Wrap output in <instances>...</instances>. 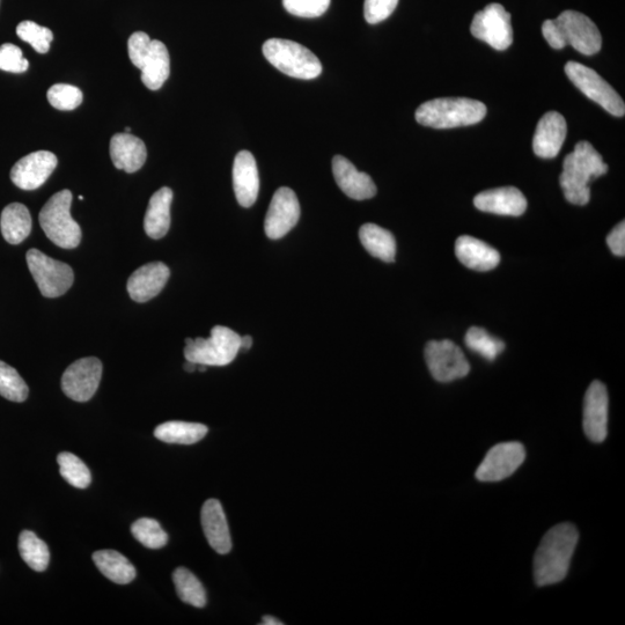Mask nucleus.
Here are the masks:
<instances>
[{"mask_svg":"<svg viewBox=\"0 0 625 625\" xmlns=\"http://www.w3.org/2000/svg\"><path fill=\"white\" fill-rule=\"evenodd\" d=\"M207 426L200 423L167 422L154 430V436L167 444L193 445L208 435Z\"/></svg>","mask_w":625,"mask_h":625,"instance_id":"c756f323","label":"nucleus"},{"mask_svg":"<svg viewBox=\"0 0 625 625\" xmlns=\"http://www.w3.org/2000/svg\"><path fill=\"white\" fill-rule=\"evenodd\" d=\"M197 366H198L197 364H195L193 362H188V360H187V363L185 364V370L187 372H195L196 369H197Z\"/></svg>","mask_w":625,"mask_h":625,"instance_id":"a18cd8bd","label":"nucleus"},{"mask_svg":"<svg viewBox=\"0 0 625 625\" xmlns=\"http://www.w3.org/2000/svg\"><path fill=\"white\" fill-rule=\"evenodd\" d=\"M262 624L263 625H282L284 624L283 622L279 621L276 619V617H272V616H264L262 619Z\"/></svg>","mask_w":625,"mask_h":625,"instance_id":"c03bdc74","label":"nucleus"},{"mask_svg":"<svg viewBox=\"0 0 625 625\" xmlns=\"http://www.w3.org/2000/svg\"><path fill=\"white\" fill-rule=\"evenodd\" d=\"M399 0H365L364 17L371 25L379 24L392 16Z\"/></svg>","mask_w":625,"mask_h":625,"instance_id":"a19ab883","label":"nucleus"},{"mask_svg":"<svg viewBox=\"0 0 625 625\" xmlns=\"http://www.w3.org/2000/svg\"><path fill=\"white\" fill-rule=\"evenodd\" d=\"M253 347V338L252 336H244L241 337L240 341V350L247 351Z\"/></svg>","mask_w":625,"mask_h":625,"instance_id":"37998d69","label":"nucleus"},{"mask_svg":"<svg viewBox=\"0 0 625 625\" xmlns=\"http://www.w3.org/2000/svg\"><path fill=\"white\" fill-rule=\"evenodd\" d=\"M263 55L277 70L293 78L311 80L322 72L319 58L297 42L270 39L263 44Z\"/></svg>","mask_w":625,"mask_h":625,"instance_id":"0eeeda50","label":"nucleus"},{"mask_svg":"<svg viewBox=\"0 0 625 625\" xmlns=\"http://www.w3.org/2000/svg\"><path fill=\"white\" fill-rule=\"evenodd\" d=\"M28 393V386L18 371L0 360V395L9 401L24 402Z\"/></svg>","mask_w":625,"mask_h":625,"instance_id":"c9c22d12","label":"nucleus"},{"mask_svg":"<svg viewBox=\"0 0 625 625\" xmlns=\"http://www.w3.org/2000/svg\"><path fill=\"white\" fill-rule=\"evenodd\" d=\"M17 35L35 49L36 53L47 54L54 34L47 27H42L34 21H22L17 27Z\"/></svg>","mask_w":625,"mask_h":625,"instance_id":"e433bc0d","label":"nucleus"},{"mask_svg":"<svg viewBox=\"0 0 625 625\" xmlns=\"http://www.w3.org/2000/svg\"><path fill=\"white\" fill-rule=\"evenodd\" d=\"M475 207L495 215L519 217L527 209V200L521 191L514 187H504L483 191L474 200Z\"/></svg>","mask_w":625,"mask_h":625,"instance_id":"4be33fe9","label":"nucleus"},{"mask_svg":"<svg viewBox=\"0 0 625 625\" xmlns=\"http://www.w3.org/2000/svg\"><path fill=\"white\" fill-rule=\"evenodd\" d=\"M465 341L470 350L489 360V362H494L505 349L503 341L491 336L487 330L479 327L470 328Z\"/></svg>","mask_w":625,"mask_h":625,"instance_id":"72a5a7b5","label":"nucleus"},{"mask_svg":"<svg viewBox=\"0 0 625 625\" xmlns=\"http://www.w3.org/2000/svg\"><path fill=\"white\" fill-rule=\"evenodd\" d=\"M173 580L176 592L185 604L196 608H203L207 605V592L194 573L185 568H179L174 571Z\"/></svg>","mask_w":625,"mask_h":625,"instance_id":"2f4dec72","label":"nucleus"},{"mask_svg":"<svg viewBox=\"0 0 625 625\" xmlns=\"http://www.w3.org/2000/svg\"><path fill=\"white\" fill-rule=\"evenodd\" d=\"M101 377L102 363L98 358L79 359L71 364L63 374V392L73 401H90L98 391Z\"/></svg>","mask_w":625,"mask_h":625,"instance_id":"ddd939ff","label":"nucleus"},{"mask_svg":"<svg viewBox=\"0 0 625 625\" xmlns=\"http://www.w3.org/2000/svg\"><path fill=\"white\" fill-rule=\"evenodd\" d=\"M71 204V191L62 190L44 205L39 217L48 239L64 249L76 248L82 241V229L71 216Z\"/></svg>","mask_w":625,"mask_h":625,"instance_id":"423d86ee","label":"nucleus"},{"mask_svg":"<svg viewBox=\"0 0 625 625\" xmlns=\"http://www.w3.org/2000/svg\"><path fill=\"white\" fill-rule=\"evenodd\" d=\"M609 397L602 382L594 381L588 387L584 403V430L593 443H602L608 435Z\"/></svg>","mask_w":625,"mask_h":625,"instance_id":"f3484780","label":"nucleus"},{"mask_svg":"<svg viewBox=\"0 0 625 625\" xmlns=\"http://www.w3.org/2000/svg\"><path fill=\"white\" fill-rule=\"evenodd\" d=\"M171 271L163 262H152L137 269L129 278L127 289L136 303H146L164 290Z\"/></svg>","mask_w":625,"mask_h":625,"instance_id":"a211bd4d","label":"nucleus"},{"mask_svg":"<svg viewBox=\"0 0 625 625\" xmlns=\"http://www.w3.org/2000/svg\"><path fill=\"white\" fill-rule=\"evenodd\" d=\"M129 57L132 64L142 71V82L151 91L164 86L171 73V58L165 44L151 40L144 32H136L128 41Z\"/></svg>","mask_w":625,"mask_h":625,"instance_id":"39448f33","label":"nucleus"},{"mask_svg":"<svg viewBox=\"0 0 625 625\" xmlns=\"http://www.w3.org/2000/svg\"><path fill=\"white\" fill-rule=\"evenodd\" d=\"M131 533L138 542L149 549H160L166 546L168 535L159 522L150 518L138 519L131 526Z\"/></svg>","mask_w":625,"mask_h":625,"instance_id":"f704fd0d","label":"nucleus"},{"mask_svg":"<svg viewBox=\"0 0 625 625\" xmlns=\"http://www.w3.org/2000/svg\"><path fill=\"white\" fill-rule=\"evenodd\" d=\"M201 521L211 548L220 555L229 554L232 549L230 528L219 500L209 499L204 503Z\"/></svg>","mask_w":625,"mask_h":625,"instance_id":"5701e85b","label":"nucleus"},{"mask_svg":"<svg viewBox=\"0 0 625 625\" xmlns=\"http://www.w3.org/2000/svg\"><path fill=\"white\" fill-rule=\"evenodd\" d=\"M359 239L372 256L387 263L395 261L396 241L391 232L375 224H365L360 227Z\"/></svg>","mask_w":625,"mask_h":625,"instance_id":"c85d7f7f","label":"nucleus"},{"mask_svg":"<svg viewBox=\"0 0 625 625\" xmlns=\"http://www.w3.org/2000/svg\"><path fill=\"white\" fill-rule=\"evenodd\" d=\"M333 173L337 186L352 200H369L377 194V187L370 175L359 172L347 158L335 156Z\"/></svg>","mask_w":625,"mask_h":625,"instance_id":"412c9836","label":"nucleus"},{"mask_svg":"<svg viewBox=\"0 0 625 625\" xmlns=\"http://www.w3.org/2000/svg\"><path fill=\"white\" fill-rule=\"evenodd\" d=\"M63 479L78 489L90 487L92 476L90 469L75 454L63 452L57 457Z\"/></svg>","mask_w":625,"mask_h":625,"instance_id":"473e14b6","label":"nucleus"},{"mask_svg":"<svg viewBox=\"0 0 625 625\" xmlns=\"http://www.w3.org/2000/svg\"><path fill=\"white\" fill-rule=\"evenodd\" d=\"M31 213L24 204L12 203L2 212L0 229L4 239L11 245H19L25 241L32 232Z\"/></svg>","mask_w":625,"mask_h":625,"instance_id":"bb28decb","label":"nucleus"},{"mask_svg":"<svg viewBox=\"0 0 625 625\" xmlns=\"http://www.w3.org/2000/svg\"><path fill=\"white\" fill-rule=\"evenodd\" d=\"M455 254L463 266L476 271H490L500 262V254L494 247L469 235L457 240Z\"/></svg>","mask_w":625,"mask_h":625,"instance_id":"393cba45","label":"nucleus"},{"mask_svg":"<svg viewBox=\"0 0 625 625\" xmlns=\"http://www.w3.org/2000/svg\"><path fill=\"white\" fill-rule=\"evenodd\" d=\"M608 172L600 153L588 142H579L565 157L560 183L571 204L586 205L591 200L590 182Z\"/></svg>","mask_w":625,"mask_h":625,"instance_id":"f03ea898","label":"nucleus"},{"mask_svg":"<svg viewBox=\"0 0 625 625\" xmlns=\"http://www.w3.org/2000/svg\"><path fill=\"white\" fill-rule=\"evenodd\" d=\"M568 125L564 116L557 112L544 114L536 127L533 149L536 156L551 159L558 156L565 142Z\"/></svg>","mask_w":625,"mask_h":625,"instance_id":"aec40b11","label":"nucleus"},{"mask_svg":"<svg viewBox=\"0 0 625 625\" xmlns=\"http://www.w3.org/2000/svg\"><path fill=\"white\" fill-rule=\"evenodd\" d=\"M332 0H283L285 10L300 18H319L329 9Z\"/></svg>","mask_w":625,"mask_h":625,"instance_id":"58836bf2","label":"nucleus"},{"mask_svg":"<svg viewBox=\"0 0 625 625\" xmlns=\"http://www.w3.org/2000/svg\"><path fill=\"white\" fill-rule=\"evenodd\" d=\"M525 447L520 443H503L492 447L476 470V479L498 482L507 479L524 463Z\"/></svg>","mask_w":625,"mask_h":625,"instance_id":"4468645a","label":"nucleus"},{"mask_svg":"<svg viewBox=\"0 0 625 625\" xmlns=\"http://www.w3.org/2000/svg\"><path fill=\"white\" fill-rule=\"evenodd\" d=\"M607 244L613 254L623 257L625 255V223L621 222L609 233Z\"/></svg>","mask_w":625,"mask_h":625,"instance_id":"79ce46f5","label":"nucleus"},{"mask_svg":"<svg viewBox=\"0 0 625 625\" xmlns=\"http://www.w3.org/2000/svg\"><path fill=\"white\" fill-rule=\"evenodd\" d=\"M93 561L102 575L115 584L127 585L136 578L135 566L115 550L97 551L93 554Z\"/></svg>","mask_w":625,"mask_h":625,"instance_id":"cd10ccee","label":"nucleus"},{"mask_svg":"<svg viewBox=\"0 0 625 625\" xmlns=\"http://www.w3.org/2000/svg\"><path fill=\"white\" fill-rule=\"evenodd\" d=\"M487 115L481 101L468 98H440L425 102L416 110V121L424 127L452 129L480 123Z\"/></svg>","mask_w":625,"mask_h":625,"instance_id":"20e7f679","label":"nucleus"},{"mask_svg":"<svg viewBox=\"0 0 625 625\" xmlns=\"http://www.w3.org/2000/svg\"><path fill=\"white\" fill-rule=\"evenodd\" d=\"M542 33L551 48L571 46L580 54L592 56L602 47L599 28L583 13L564 11L560 17L543 22Z\"/></svg>","mask_w":625,"mask_h":625,"instance_id":"7ed1b4c3","label":"nucleus"},{"mask_svg":"<svg viewBox=\"0 0 625 625\" xmlns=\"http://www.w3.org/2000/svg\"><path fill=\"white\" fill-rule=\"evenodd\" d=\"M110 157L117 169L135 173L141 169L147 158L146 146L142 139L124 132L116 134L110 141Z\"/></svg>","mask_w":625,"mask_h":625,"instance_id":"b1692460","label":"nucleus"},{"mask_svg":"<svg viewBox=\"0 0 625 625\" xmlns=\"http://www.w3.org/2000/svg\"><path fill=\"white\" fill-rule=\"evenodd\" d=\"M26 259L43 297L58 298L71 289L75 274L69 264L51 259L38 249L28 250Z\"/></svg>","mask_w":625,"mask_h":625,"instance_id":"1a4fd4ad","label":"nucleus"},{"mask_svg":"<svg viewBox=\"0 0 625 625\" xmlns=\"http://www.w3.org/2000/svg\"><path fill=\"white\" fill-rule=\"evenodd\" d=\"M48 101L51 106L63 112L75 110L83 102V92L68 84H56L49 88Z\"/></svg>","mask_w":625,"mask_h":625,"instance_id":"4c0bfd02","label":"nucleus"},{"mask_svg":"<svg viewBox=\"0 0 625 625\" xmlns=\"http://www.w3.org/2000/svg\"><path fill=\"white\" fill-rule=\"evenodd\" d=\"M241 336L223 326L213 327L209 338H187L185 357L197 365L226 366L240 351Z\"/></svg>","mask_w":625,"mask_h":625,"instance_id":"6e6552de","label":"nucleus"},{"mask_svg":"<svg viewBox=\"0 0 625 625\" xmlns=\"http://www.w3.org/2000/svg\"><path fill=\"white\" fill-rule=\"evenodd\" d=\"M470 32L498 51L509 49L513 42L511 14L500 4H489L475 14Z\"/></svg>","mask_w":625,"mask_h":625,"instance_id":"9b49d317","label":"nucleus"},{"mask_svg":"<svg viewBox=\"0 0 625 625\" xmlns=\"http://www.w3.org/2000/svg\"><path fill=\"white\" fill-rule=\"evenodd\" d=\"M172 202L173 191L168 187L159 189L151 197L144 219V230L151 239L159 240L168 233L171 227Z\"/></svg>","mask_w":625,"mask_h":625,"instance_id":"a878e982","label":"nucleus"},{"mask_svg":"<svg viewBox=\"0 0 625 625\" xmlns=\"http://www.w3.org/2000/svg\"><path fill=\"white\" fill-rule=\"evenodd\" d=\"M299 218L300 204L296 193L290 188H279L272 197L264 231L269 239H281L298 224Z\"/></svg>","mask_w":625,"mask_h":625,"instance_id":"2eb2a0df","label":"nucleus"},{"mask_svg":"<svg viewBox=\"0 0 625 625\" xmlns=\"http://www.w3.org/2000/svg\"><path fill=\"white\" fill-rule=\"evenodd\" d=\"M565 73L588 99L597 102L609 114L616 117L624 116L625 105L620 94L599 73L577 62L566 64Z\"/></svg>","mask_w":625,"mask_h":625,"instance_id":"9d476101","label":"nucleus"},{"mask_svg":"<svg viewBox=\"0 0 625 625\" xmlns=\"http://www.w3.org/2000/svg\"><path fill=\"white\" fill-rule=\"evenodd\" d=\"M233 187L241 207L250 208L257 200L260 190L259 169L249 151H241L234 159Z\"/></svg>","mask_w":625,"mask_h":625,"instance_id":"6ab92c4d","label":"nucleus"},{"mask_svg":"<svg viewBox=\"0 0 625 625\" xmlns=\"http://www.w3.org/2000/svg\"><path fill=\"white\" fill-rule=\"evenodd\" d=\"M28 66L29 63L19 47L12 43H5L0 47V70L22 73L28 70Z\"/></svg>","mask_w":625,"mask_h":625,"instance_id":"ea45409f","label":"nucleus"},{"mask_svg":"<svg viewBox=\"0 0 625 625\" xmlns=\"http://www.w3.org/2000/svg\"><path fill=\"white\" fill-rule=\"evenodd\" d=\"M54 153L36 151L20 159L11 171V180L22 190H35L46 183L57 167Z\"/></svg>","mask_w":625,"mask_h":625,"instance_id":"dca6fc26","label":"nucleus"},{"mask_svg":"<svg viewBox=\"0 0 625 625\" xmlns=\"http://www.w3.org/2000/svg\"><path fill=\"white\" fill-rule=\"evenodd\" d=\"M579 534L572 524H561L544 535L534 557L536 585L548 586L562 582L568 575Z\"/></svg>","mask_w":625,"mask_h":625,"instance_id":"f257e3e1","label":"nucleus"},{"mask_svg":"<svg viewBox=\"0 0 625 625\" xmlns=\"http://www.w3.org/2000/svg\"><path fill=\"white\" fill-rule=\"evenodd\" d=\"M125 131H127V132H128V134H130L131 129H130V128H127V129H125Z\"/></svg>","mask_w":625,"mask_h":625,"instance_id":"49530a36","label":"nucleus"},{"mask_svg":"<svg viewBox=\"0 0 625 625\" xmlns=\"http://www.w3.org/2000/svg\"><path fill=\"white\" fill-rule=\"evenodd\" d=\"M425 360L432 377L439 382L465 378L470 371L462 350L450 340L429 342L425 348Z\"/></svg>","mask_w":625,"mask_h":625,"instance_id":"f8f14e48","label":"nucleus"},{"mask_svg":"<svg viewBox=\"0 0 625 625\" xmlns=\"http://www.w3.org/2000/svg\"><path fill=\"white\" fill-rule=\"evenodd\" d=\"M19 551L22 560L36 572L46 571L50 561L47 543L31 531H24L19 538Z\"/></svg>","mask_w":625,"mask_h":625,"instance_id":"7c9ffc66","label":"nucleus"}]
</instances>
